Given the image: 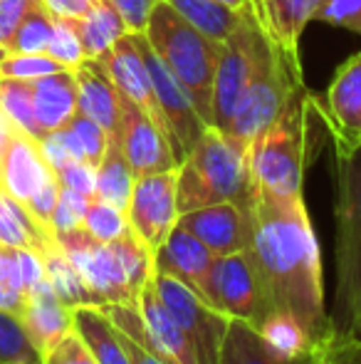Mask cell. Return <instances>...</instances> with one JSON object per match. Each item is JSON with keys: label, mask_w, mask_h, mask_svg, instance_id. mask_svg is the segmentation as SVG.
Returning <instances> with one entry per match:
<instances>
[{"label": "cell", "mask_w": 361, "mask_h": 364, "mask_svg": "<svg viewBox=\"0 0 361 364\" xmlns=\"http://www.w3.org/2000/svg\"><path fill=\"white\" fill-rule=\"evenodd\" d=\"M45 352L30 335L23 315L0 310V364H43Z\"/></svg>", "instance_id": "cell-29"}, {"label": "cell", "mask_w": 361, "mask_h": 364, "mask_svg": "<svg viewBox=\"0 0 361 364\" xmlns=\"http://www.w3.org/2000/svg\"><path fill=\"white\" fill-rule=\"evenodd\" d=\"M136 43H139V50L146 60L156 100H159L161 112H164V117H166L171 144H174L176 159H179V164H181L183 159L191 154V149L196 146V141L201 139V134L206 132V124H203L201 114H198L196 107H193L191 97H188L186 90L181 87V82L176 80L169 68H166V63L159 58V53L151 48V43L146 40L144 33H136Z\"/></svg>", "instance_id": "cell-12"}, {"label": "cell", "mask_w": 361, "mask_h": 364, "mask_svg": "<svg viewBox=\"0 0 361 364\" xmlns=\"http://www.w3.org/2000/svg\"><path fill=\"white\" fill-rule=\"evenodd\" d=\"M43 364H96V360L89 352V347L84 345L82 337L74 330H70L52 347L45 350Z\"/></svg>", "instance_id": "cell-41"}, {"label": "cell", "mask_w": 361, "mask_h": 364, "mask_svg": "<svg viewBox=\"0 0 361 364\" xmlns=\"http://www.w3.org/2000/svg\"><path fill=\"white\" fill-rule=\"evenodd\" d=\"M40 0H0V58L10 53L15 30Z\"/></svg>", "instance_id": "cell-43"}, {"label": "cell", "mask_w": 361, "mask_h": 364, "mask_svg": "<svg viewBox=\"0 0 361 364\" xmlns=\"http://www.w3.org/2000/svg\"><path fill=\"white\" fill-rule=\"evenodd\" d=\"M55 30V15L48 10V5L40 0L15 30L10 53H48L50 40Z\"/></svg>", "instance_id": "cell-32"}, {"label": "cell", "mask_w": 361, "mask_h": 364, "mask_svg": "<svg viewBox=\"0 0 361 364\" xmlns=\"http://www.w3.org/2000/svg\"><path fill=\"white\" fill-rule=\"evenodd\" d=\"M52 178L55 168L45 159L40 139L5 119L0 141V183L5 191L28 206L30 198Z\"/></svg>", "instance_id": "cell-14"}, {"label": "cell", "mask_w": 361, "mask_h": 364, "mask_svg": "<svg viewBox=\"0 0 361 364\" xmlns=\"http://www.w3.org/2000/svg\"><path fill=\"white\" fill-rule=\"evenodd\" d=\"M48 55L57 60V63H62L65 70H72V73L87 60V55L82 50V40H79L77 33V18L55 15V30H52Z\"/></svg>", "instance_id": "cell-36"}, {"label": "cell", "mask_w": 361, "mask_h": 364, "mask_svg": "<svg viewBox=\"0 0 361 364\" xmlns=\"http://www.w3.org/2000/svg\"><path fill=\"white\" fill-rule=\"evenodd\" d=\"M33 107L43 136L67 127L77 112V80L72 70L33 80Z\"/></svg>", "instance_id": "cell-22"}, {"label": "cell", "mask_w": 361, "mask_h": 364, "mask_svg": "<svg viewBox=\"0 0 361 364\" xmlns=\"http://www.w3.org/2000/svg\"><path fill=\"white\" fill-rule=\"evenodd\" d=\"M299 87H304L299 60L289 58L284 50L274 45L267 65L257 73V77L245 90V95L238 102L226 134H231L235 141L250 149L252 141L277 119L279 112L289 102V97Z\"/></svg>", "instance_id": "cell-7"}, {"label": "cell", "mask_w": 361, "mask_h": 364, "mask_svg": "<svg viewBox=\"0 0 361 364\" xmlns=\"http://www.w3.org/2000/svg\"><path fill=\"white\" fill-rule=\"evenodd\" d=\"M221 364H324V360L319 345H312L297 357H287L274 350L255 325L245 320H231L223 340Z\"/></svg>", "instance_id": "cell-20"}, {"label": "cell", "mask_w": 361, "mask_h": 364, "mask_svg": "<svg viewBox=\"0 0 361 364\" xmlns=\"http://www.w3.org/2000/svg\"><path fill=\"white\" fill-rule=\"evenodd\" d=\"M337 307L334 335L344 337L361 307V144L337 146Z\"/></svg>", "instance_id": "cell-5"}, {"label": "cell", "mask_w": 361, "mask_h": 364, "mask_svg": "<svg viewBox=\"0 0 361 364\" xmlns=\"http://www.w3.org/2000/svg\"><path fill=\"white\" fill-rule=\"evenodd\" d=\"M213 258L216 255H213V250H208L206 243H201L191 230L176 223L169 238L154 253V270L186 283L188 288L206 300L208 270H211Z\"/></svg>", "instance_id": "cell-18"}, {"label": "cell", "mask_w": 361, "mask_h": 364, "mask_svg": "<svg viewBox=\"0 0 361 364\" xmlns=\"http://www.w3.org/2000/svg\"><path fill=\"white\" fill-rule=\"evenodd\" d=\"M77 33L87 60H99L114 48L116 40L129 33V28L106 0H99L84 18H77Z\"/></svg>", "instance_id": "cell-27"}, {"label": "cell", "mask_w": 361, "mask_h": 364, "mask_svg": "<svg viewBox=\"0 0 361 364\" xmlns=\"http://www.w3.org/2000/svg\"><path fill=\"white\" fill-rule=\"evenodd\" d=\"M179 225L191 230L213 255H231L250 248L252 206L235 201H221L201 206L179 216Z\"/></svg>", "instance_id": "cell-15"}, {"label": "cell", "mask_w": 361, "mask_h": 364, "mask_svg": "<svg viewBox=\"0 0 361 364\" xmlns=\"http://www.w3.org/2000/svg\"><path fill=\"white\" fill-rule=\"evenodd\" d=\"M337 337V335H334ZM339 340H349V342H357V345H361V307L357 312V317H354L352 327H349V332L344 337H339Z\"/></svg>", "instance_id": "cell-48"}, {"label": "cell", "mask_w": 361, "mask_h": 364, "mask_svg": "<svg viewBox=\"0 0 361 364\" xmlns=\"http://www.w3.org/2000/svg\"><path fill=\"white\" fill-rule=\"evenodd\" d=\"M218 3L228 5V8H235V10H245V8H252V0H218Z\"/></svg>", "instance_id": "cell-49"}, {"label": "cell", "mask_w": 361, "mask_h": 364, "mask_svg": "<svg viewBox=\"0 0 361 364\" xmlns=\"http://www.w3.org/2000/svg\"><path fill=\"white\" fill-rule=\"evenodd\" d=\"M250 253L272 312L289 315L312 345L334 335L324 307L322 255L304 198L255 193Z\"/></svg>", "instance_id": "cell-1"}, {"label": "cell", "mask_w": 361, "mask_h": 364, "mask_svg": "<svg viewBox=\"0 0 361 364\" xmlns=\"http://www.w3.org/2000/svg\"><path fill=\"white\" fill-rule=\"evenodd\" d=\"M89 201L91 198L84 196V193L70 191V188H60V201L52 213L55 235L67 233V230H74V228H82V218H84V211H87Z\"/></svg>", "instance_id": "cell-39"}, {"label": "cell", "mask_w": 361, "mask_h": 364, "mask_svg": "<svg viewBox=\"0 0 361 364\" xmlns=\"http://www.w3.org/2000/svg\"><path fill=\"white\" fill-rule=\"evenodd\" d=\"M0 243L10 248H30L40 255L57 248V235L45 228L25 203L10 196L3 183H0Z\"/></svg>", "instance_id": "cell-25"}, {"label": "cell", "mask_w": 361, "mask_h": 364, "mask_svg": "<svg viewBox=\"0 0 361 364\" xmlns=\"http://www.w3.org/2000/svg\"><path fill=\"white\" fill-rule=\"evenodd\" d=\"M94 171L89 161L82 159H70L62 166L55 168V176L60 181V188H70V191L84 193V196L94 198Z\"/></svg>", "instance_id": "cell-42"}, {"label": "cell", "mask_w": 361, "mask_h": 364, "mask_svg": "<svg viewBox=\"0 0 361 364\" xmlns=\"http://www.w3.org/2000/svg\"><path fill=\"white\" fill-rule=\"evenodd\" d=\"M317 102L299 87L279 117L250 144V171L257 191L277 198L302 196L304 171L312 159V117Z\"/></svg>", "instance_id": "cell-2"}, {"label": "cell", "mask_w": 361, "mask_h": 364, "mask_svg": "<svg viewBox=\"0 0 361 364\" xmlns=\"http://www.w3.org/2000/svg\"><path fill=\"white\" fill-rule=\"evenodd\" d=\"M70 129L77 134L79 144L84 149V159L91 164V166H99V161L104 159L106 146H109V134H106L104 127L96 124L91 117H87L84 112H74L72 119H70Z\"/></svg>", "instance_id": "cell-38"}, {"label": "cell", "mask_w": 361, "mask_h": 364, "mask_svg": "<svg viewBox=\"0 0 361 364\" xmlns=\"http://www.w3.org/2000/svg\"><path fill=\"white\" fill-rule=\"evenodd\" d=\"M25 302H28V288L20 265V248L0 243V310L23 315Z\"/></svg>", "instance_id": "cell-33"}, {"label": "cell", "mask_w": 361, "mask_h": 364, "mask_svg": "<svg viewBox=\"0 0 361 364\" xmlns=\"http://www.w3.org/2000/svg\"><path fill=\"white\" fill-rule=\"evenodd\" d=\"M57 243L65 250V255L74 263L77 273L82 275L96 305L136 300L124 265H121L111 243H99L84 228L60 233Z\"/></svg>", "instance_id": "cell-11"}, {"label": "cell", "mask_w": 361, "mask_h": 364, "mask_svg": "<svg viewBox=\"0 0 361 364\" xmlns=\"http://www.w3.org/2000/svg\"><path fill=\"white\" fill-rule=\"evenodd\" d=\"M82 228L99 243H114L116 238L129 233V218L121 208L99 201V198H91L87 211H84Z\"/></svg>", "instance_id": "cell-34"}, {"label": "cell", "mask_w": 361, "mask_h": 364, "mask_svg": "<svg viewBox=\"0 0 361 364\" xmlns=\"http://www.w3.org/2000/svg\"><path fill=\"white\" fill-rule=\"evenodd\" d=\"M314 20L361 35V0H322Z\"/></svg>", "instance_id": "cell-40"}, {"label": "cell", "mask_w": 361, "mask_h": 364, "mask_svg": "<svg viewBox=\"0 0 361 364\" xmlns=\"http://www.w3.org/2000/svg\"><path fill=\"white\" fill-rule=\"evenodd\" d=\"M43 263H45V278L50 280V285L55 288V292H57L70 307L84 305V302H94L91 292L87 290V285H84L82 275L77 273L72 260L65 255V250L60 248V243H57V248L48 250V253L43 255Z\"/></svg>", "instance_id": "cell-30"}, {"label": "cell", "mask_w": 361, "mask_h": 364, "mask_svg": "<svg viewBox=\"0 0 361 364\" xmlns=\"http://www.w3.org/2000/svg\"><path fill=\"white\" fill-rule=\"evenodd\" d=\"M72 330L84 340L96 364H131L119 330L101 305L84 302L72 307Z\"/></svg>", "instance_id": "cell-24"}, {"label": "cell", "mask_w": 361, "mask_h": 364, "mask_svg": "<svg viewBox=\"0 0 361 364\" xmlns=\"http://www.w3.org/2000/svg\"><path fill=\"white\" fill-rule=\"evenodd\" d=\"M134 181L136 176L131 171L129 161H126L124 151H121L119 139H109L104 159L94 171V198L126 211Z\"/></svg>", "instance_id": "cell-26"}, {"label": "cell", "mask_w": 361, "mask_h": 364, "mask_svg": "<svg viewBox=\"0 0 361 364\" xmlns=\"http://www.w3.org/2000/svg\"><path fill=\"white\" fill-rule=\"evenodd\" d=\"M151 280H154L156 292L164 300V305L181 325L183 335L191 342L198 364H221V350L231 317L208 305L198 292H193L186 283L171 278V275L154 270Z\"/></svg>", "instance_id": "cell-9"}, {"label": "cell", "mask_w": 361, "mask_h": 364, "mask_svg": "<svg viewBox=\"0 0 361 364\" xmlns=\"http://www.w3.org/2000/svg\"><path fill=\"white\" fill-rule=\"evenodd\" d=\"M206 302L231 320H245L255 327H260L272 315L262 292L260 275L248 250L213 258L208 270Z\"/></svg>", "instance_id": "cell-8"}, {"label": "cell", "mask_w": 361, "mask_h": 364, "mask_svg": "<svg viewBox=\"0 0 361 364\" xmlns=\"http://www.w3.org/2000/svg\"><path fill=\"white\" fill-rule=\"evenodd\" d=\"M119 144L134 176L179 168L171 136L151 119L149 112L119 92Z\"/></svg>", "instance_id": "cell-13"}, {"label": "cell", "mask_w": 361, "mask_h": 364, "mask_svg": "<svg viewBox=\"0 0 361 364\" xmlns=\"http://www.w3.org/2000/svg\"><path fill=\"white\" fill-rule=\"evenodd\" d=\"M0 112L10 124L33 134L35 139H43V132H40L38 119H35L33 82L0 77Z\"/></svg>", "instance_id": "cell-31"}, {"label": "cell", "mask_w": 361, "mask_h": 364, "mask_svg": "<svg viewBox=\"0 0 361 364\" xmlns=\"http://www.w3.org/2000/svg\"><path fill=\"white\" fill-rule=\"evenodd\" d=\"M3 132H5V117H3V112H0V141H3Z\"/></svg>", "instance_id": "cell-50"}, {"label": "cell", "mask_w": 361, "mask_h": 364, "mask_svg": "<svg viewBox=\"0 0 361 364\" xmlns=\"http://www.w3.org/2000/svg\"><path fill=\"white\" fill-rule=\"evenodd\" d=\"M23 320L28 325L30 335L40 345V350L52 347L65 332L72 330V307L62 300L45 278L28 292V302H25Z\"/></svg>", "instance_id": "cell-23"}, {"label": "cell", "mask_w": 361, "mask_h": 364, "mask_svg": "<svg viewBox=\"0 0 361 364\" xmlns=\"http://www.w3.org/2000/svg\"><path fill=\"white\" fill-rule=\"evenodd\" d=\"M144 35L191 97L203 124L213 127V80L221 43L193 28L166 0L154 5Z\"/></svg>", "instance_id": "cell-4"}, {"label": "cell", "mask_w": 361, "mask_h": 364, "mask_svg": "<svg viewBox=\"0 0 361 364\" xmlns=\"http://www.w3.org/2000/svg\"><path fill=\"white\" fill-rule=\"evenodd\" d=\"M179 168L136 176L131 188L126 218L129 230L151 250L161 248L174 225L179 223Z\"/></svg>", "instance_id": "cell-10"}, {"label": "cell", "mask_w": 361, "mask_h": 364, "mask_svg": "<svg viewBox=\"0 0 361 364\" xmlns=\"http://www.w3.org/2000/svg\"><path fill=\"white\" fill-rule=\"evenodd\" d=\"M106 3L124 18L129 33H144L151 10L159 0H106Z\"/></svg>", "instance_id": "cell-44"}, {"label": "cell", "mask_w": 361, "mask_h": 364, "mask_svg": "<svg viewBox=\"0 0 361 364\" xmlns=\"http://www.w3.org/2000/svg\"><path fill=\"white\" fill-rule=\"evenodd\" d=\"M166 3L179 15H183L193 28L201 30L203 35H208L216 43H223L238 28V23L243 20V13L248 10L228 8V5L218 3V0H166Z\"/></svg>", "instance_id": "cell-28"}, {"label": "cell", "mask_w": 361, "mask_h": 364, "mask_svg": "<svg viewBox=\"0 0 361 364\" xmlns=\"http://www.w3.org/2000/svg\"><path fill=\"white\" fill-rule=\"evenodd\" d=\"M77 109L104 127L109 139H119V90L114 87L101 60H84L74 70Z\"/></svg>", "instance_id": "cell-21"}, {"label": "cell", "mask_w": 361, "mask_h": 364, "mask_svg": "<svg viewBox=\"0 0 361 364\" xmlns=\"http://www.w3.org/2000/svg\"><path fill=\"white\" fill-rule=\"evenodd\" d=\"M62 70V63L50 58L48 53H8L0 58V77H10V80L33 82Z\"/></svg>", "instance_id": "cell-37"}, {"label": "cell", "mask_w": 361, "mask_h": 364, "mask_svg": "<svg viewBox=\"0 0 361 364\" xmlns=\"http://www.w3.org/2000/svg\"><path fill=\"white\" fill-rule=\"evenodd\" d=\"M119 335H121V342H124V350H126V355H129L131 364H166L159 355H154V352L141 345V342L131 340V337L124 335L121 330H119Z\"/></svg>", "instance_id": "cell-47"}, {"label": "cell", "mask_w": 361, "mask_h": 364, "mask_svg": "<svg viewBox=\"0 0 361 364\" xmlns=\"http://www.w3.org/2000/svg\"><path fill=\"white\" fill-rule=\"evenodd\" d=\"M274 43L262 30L252 8L243 13L238 28L221 43L216 80H213V127L228 129L240 97L257 73L267 65Z\"/></svg>", "instance_id": "cell-6"}, {"label": "cell", "mask_w": 361, "mask_h": 364, "mask_svg": "<svg viewBox=\"0 0 361 364\" xmlns=\"http://www.w3.org/2000/svg\"><path fill=\"white\" fill-rule=\"evenodd\" d=\"M319 352H322L324 364H361V345L339 340L334 335L319 342Z\"/></svg>", "instance_id": "cell-45"}, {"label": "cell", "mask_w": 361, "mask_h": 364, "mask_svg": "<svg viewBox=\"0 0 361 364\" xmlns=\"http://www.w3.org/2000/svg\"><path fill=\"white\" fill-rule=\"evenodd\" d=\"M99 60L104 63L106 73H109L116 90L124 97H129L131 102H136L144 112H149L151 119L169 134L166 117H164V112H161L159 100H156L154 85H151L149 68H146V60L139 50V43H136V33H126L124 38H119L114 43V48Z\"/></svg>", "instance_id": "cell-16"}, {"label": "cell", "mask_w": 361, "mask_h": 364, "mask_svg": "<svg viewBox=\"0 0 361 364\" xmlns=\"http://www.w3.org/2000/svg\"><path fill=\"white\" fill-rule=\"evenodd\" d=\"M52 15L62 18H84L99 0H43Z\"/></svg>", "instance_id": "cell-46"}, {"label": "cell", "mask_w": 361, "mask_h": 364, "mask_svg": "<svg viewBox=\"0 0 361 364\" xmlns=\"http://www.w3.org/2000/svg\"><path fill=\"white\" fill-rule=\"evenodd\" d=\"M322 0H252V13L267 38L289 58L299 60V38L314 20Z\"/></svg>", "instance_id": "cell-19"}, {"label": "cell", "mask_w": 361, "mask_h": 364, "mask_svg": "<svg viewBox=\"0 0 361 364\" xmlns=\"http://www.w3.org/2000/svg\"><path fill=\"white\" fill-rule=\"evenodd\" d=\"M257 330H260V335L270 342L274 350H279L287 357H297L312 347V342L304 335L302 327L289 315H282V312H272Z\"/></svg>", "instance_id": "cell-35"}, {"label": "cell", "mask_w": 361, "mask_h": 364, "mask_svg": "<svg viewBox=\"0 0 361 364\" xmlns=\"http://www.w3.org/2000/svg\"><path fill=\"white\" fill-rule=\"evenodd\" d=\"M179 216L221 201L255 203V178L250 171V151L231 134L206 127L201 139L179 164Z\"/></svg>", "instance_id": "cell-3"}, {"label": "cell", "mask_w": 361, "mask_h": 364, "mask_svg": "<svg viewBox=\"0 0 361 364\" xmlns=\"http://www.w3.org/2000/svg\"><path fill=\"white\" fill-rule=\"evenodd\" d=\"M324 119L332 129L334 146L361 144V53L349 58L334 75Z\"/></svg>", "instance_id": "cell-17"}]
</instances>
